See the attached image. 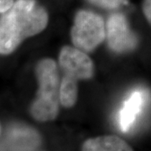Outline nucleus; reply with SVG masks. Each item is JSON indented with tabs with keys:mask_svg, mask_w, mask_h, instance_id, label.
I'll return each instance as SVG.
<instances>
[{
	"mask_svg": "<svg viewBox=\"0 0 151 151\" xmlns=\"http://www.w3.org/2000/svg\"><path fill=\"white\" fill-rule=\"evenodd\" d=\"M48 24V14L35 0H18L0 23V52L9 55L26 38L37 35Z\"/></svg>",
	"mask_w": 151,
	"mask_h": 151,
	"instance_id": "obj_1",
	"label": "nucleus"
},
{
	"mask_svg": "<svg viewBox=\"0 0 151 151\" xmlns=\"http://www.w3.org/2000/svg\"><path fill=\"white\" fill-rule=\"evenodd\" d=\"M13 0H0V12L4 14L8 10H9L14 5Z\"/></svg>",
	"mask_w": 151,
	"mask_h": 151,
	"instance_id": "obj_12",
	"label": "nucleus"
},
{
	"mask_svg": "<svg viewBox=\"0 0 151 151\" xmlns=\"http://www.w3.org/2000/svg\"><path fill=\"white\" fill-rule=\"evenodd\" d=\"M145 99L144 92L136 90L125 101L119 113V127L123 132H127L132 127L145 106Z\"/></svg>",
	"mask_w": 151,
	"mask_h": 151,
	"instance_id": "obj_7",
	"label": "nucleus"
},
{
	"mask_svg": "<svg viewBox=\"0 0 151 151\" xmlns=\"http://www.w3.org/2000/svg\"><path fill=\"white\" fill-rule=\"evenodd\" d=\"M59 65L64 76L72 79H89L93 74V63L91 58L76 47L64 46L59 55Z\"/></svg>",
	"mask_w": 151,
	"mask_h": 151,
	"instance_id": "obj_5",
	"label": "nucleus"
},
{
	"mask_svg": "<svg viewBox=\"0 0 151 151\" xmlns=\"http://www.w3.org/2000/svg\"><path fill=\"white\" fill-rule=\"evenodd\" d=\"M77 99L76 80L63 76L60 86V101L65 108L72 107Z\"/></svg>",
	"mask_w": 151,
	"mask_h": 151,
	"instance_id": "obj_9",
	"label": "nucleus"
},
{
	"mask_svg": "<svg viewBox=\"0 0 151 151\" xmlns=\"http://www.w3.org/2000/svg\"><path fill=\"white\" fill-rule=\"evenodd\" d=\"M143 12L146 19L151 25V0H144L143 2Z\"/></svg>",
	"mask_w": 151,
	"mask_h": 151,
	"instance_id": "obj_11",
	"label": "nucleus"
},
{
	"mask_svg": "<svg viewBox=\"0 0 151 151\" xmlns=\"http://www.w3.org/2000/svg\"><path fill=\"white\" fill-rule=\"evenodd\" d=\"M106 38L108 47L117 53L131 51L138 44L136 35L131 31L126 18L121 14H114L108 18Z\"/></svg>",
	"mask_w": 151,
	"mask_h": 151,
	"instance_id": "obj_4",
	"label": "nucleus"
},
{
	"mask_svg": "<svg viewBox=\"0 0 151 151\" xmlns=\"http://www.w3.org/2000/svg\"><path fill=\"white\" fill-rule=\"evenodd\" d=\"M39 145L40 137L35 130L18 126L8 131L2 151H34Z\"/></svg>",
	"mask_w": 151,
	"mask_h": 151,
	"instance_id": "obj_6",
	"label": "nucleus"
},
{
	"mask_svg": "<svg viewBox=\"0 0 151 151\" xmlns=\"http://www.w3.org/2000/svg\"><path fill=\"white\" fill-rule=\"evenodd\" d=\"M83 151H133L130 146L117 136L108 135L90 139L83 144Z\"/></svg>",
	"mask_w": 151,
	"mask_h": 151,
	"instance_id": "obj_8",
	"label": "nucleus"
},
{
	"mask_svg": "<svg viewBox=\"0 0 151 151\" xmlns=\"http://www.w3.org/2000/svg\"><path fill=\"white\" fill-rule=\"evenodd\" d=\"M75 47L84 52H90L99 45L106 37L103 18L91 11H79L70 31Z\"/></svg>",
	"mask_w": 151,
	"mask_h": 151,
	"instance_id": "obj_3",
	"label": "nucleus"
},
{
	"mask_svg": "<svg viewBox=\"0 0 151 151\" xmlns=\"http://www.w3.org/2000/svg\"><path fill=\"white\" fill-rule=\"evenodd\" d=\"M39 81L37 96L30 108V113L35 119L45 122L53 120L59 113L60 76L56 63L51 59L39 61L35 68Z\"/></svg>",
	"mask_w": 151,
	"mask_h": 151,
	"instance_id": "obj_2",
	"label": "nucleus"
},
{
	"mask_svg": "<svg viewBox=\"0 0 151 151\" xmlns=\"http://www.w3.org/2000/svg\"><path fill=\"white\" fill-rule=\"evenodd\" d=\"M89 2L101 8L114 9L124 4L127 0H89Z\"/></svg>",
	"mask_w": 151,
	"mask_h": 151,
	"instance_id": "obj_10",
	"label": "nucleus"
}]
</instances>
